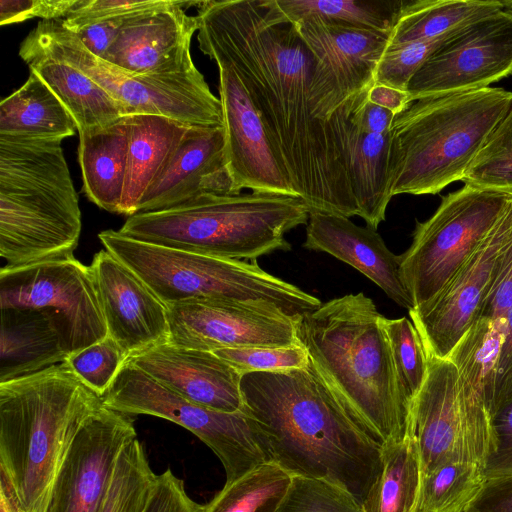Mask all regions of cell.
<instances>
[{
    "instance_id": "cell-1",
    "label": "cell",
    "mask_w": 512,
    "mask_h": 512,
    "mask_svg": "<svg viewBox=\"0 0 512 512\" xmlns=\"http://www.w3.org/2000/svg\"><path fill=\"white\" fill-rule=\"evenodd\" d=\"M198 44L229 63L260 116L283 171L310 211L358 216L348 124L317 115L318 58L275 0L198 1Z\"/></svg>"
},
{
    "instance_id": "cell-2",
    "label": "cell",
    "mask_w": 512,
    "mask_h": 512,
    "mask_svg": "<svg viewBox=\"0 0 512 512\" xmlns=\"http://www.w3.org/2000/svg\"><path fill=\"white\" fill-rule=\"evenodd\" d=\"M243 410L270 459L289 472L332 482L362 506L378 476L383 447L342 408L310 364L241 377Z\"/></svg>"
},
{
    "instance_id": "cell-3",
    "label": "cell",
    "mask_w": 512,
    "mask_h": 512,
    "mask_svg": "<svg viewBox=\"0 0 512 512\" xmlns=\"http://www.w3.org/2000/svg\"><path fill=\"white\" fill-rule=\"evenodd\" d=\"M384 318L373 300L360 292L331 299L296 321L312 370L382 447L406 437L410 408Z\"/></svg>"
},
{
    "instance_id": "cell-4",
    "label": "cell",
    "mask_w": 512,
    "mask_h": 512,
    "mask_svg": "<svg viewBox=\"0 0 512 512\" xmlns=\"http://www.w3.org/2000/svg\"><path fill=\"white\" fill-rule=\"evenodd\" d=\"M103 405L66 362L0 382V469L25 512H46L59 470Z\"/></svg>"
},
{
    "instance_id": "cell-5",
    "label": "cell",
    "mask_w": 512,
    "mask_h": 512,
    "mask_svg": "<svg viewBox=\"0 0 512 512\" xmlns=\"http://www.w3.org/2000/svg\"><path fill=\"white\" fill-rule=\"evenodd\" d=\"M61 142L0 137V255L5 266L74 256L81 210Z\"/></svg>"
},
{
    "instance_id": "cell-6",
    "label": "cell",
    "mask_w": 512,
    "mask_h": 512,
    "mask_svg": "<svg viewBox=\"0 0 512 512\" xmlns=\"http://www.w3.org/2000/svg\"><path fill=\"white\" fill-rule=\"evenodd\" d=\"M512 107V92L495 87L413 101L390 127L392 197L437 194L461 181L487 136Z\"/></svg>"
},
{
    "instance_id": "cell-7",
    "label": "cell",
    "mask_w": 512,
    "mask_h": 512,
    "mask_svg": "<svg viewBox=\"0 0 512 512\" xmlns=\"http://www.w3.org/2000/svg\"><path fill=\"white\" fill-rule=\"evenodd\" d=\"M300 197L252 192L203 194L180 206L129 216L118 230L146 243L237 260L289 251L285 234L307 224Z\"/></svg>"
},
{
    "instance_id": "cell-8",
    "label": "cell",
    "mask_w": 512,
    "mask_h": 512,
    "mask_svg": "<svg viewBox=\"0 0 512 512\" xmlns=\"http://www.w3.org/2000/svg\"><path fill=\"white\" fill-rule=\"evenodd\" d=\"M105 250L129 267L166 305L196 300L269 303L298 318L321 305L315 296L263 270L256 260L218 258L155 245L104 230Z\"/></svg>"
},
{
    "instance_id": "cell-9",
    "label": "cell",
    "mask_w": 512,
    "mask_h": 512,
    "mask_svg": "<svg viewBox=\"0 0 512 512\" xmlns=\"http://www.w3.org/2000/svg\"><path fill=\"white\" fill-rule=\"evenodd\" d=\"M20 47L81 70L129 115H159L186 126H223L221 101L196 67L177 73L132 74L91 54L62 19L40 21Z\"/></svg>"
},
{
    "instance_id": "cell-10",
    "label": "cell",
    "mask_w": 512,
    "mask_h": 512,
    "mask_svg": "<svg viewBox=\"0 0 512 512\" xmlns=\"http://www.w3.org/2000/svg\"><path fill=\"white\" fill-rule=\"evenodd\" d=\"M427 359V376L410 403L406 434L416 445L421 476L455 461L485 468L495 451L486 402L461 380L449 359Z\"/></svg>"
},
{
    "instance_id": "cell-11",
    "label": "cell",
    "mask_w": 512,
    "mask_h": 512,
    "mask_svg": "<svg viewBox=\"0 0 512 512\" xmlns=\"http://www.w3.org/2000/svg\"><path fill=\"white\" fill-rule=\"evenodd\" d=\"M512 192L464 185L442 198L435 213L417 222L400 255L401 276L414 308L431 300L476 249L501 216Z\"/></svg>"
},
{
    "instance_id": "cell-12",
    "label": "cell",
    "mask_w": 512,
    "mask_h": 512,
    "mask_svg": "<svg viewBox=\"0 0 512 512\" xmlns=\"http://www.w3.org/2000/svg\"><path fill=\"white\" fill-rule=\"evenodd\" d=\"M102 400L113 410L163 418L192 432L219 458L226 483L270 461L254 421L244 410L229 413L192 403L128 359Z\"/></svg>"
},
{
    "instance_id": "cell-13",
    "label": "cell",
    "mask_w": 512,
    "mask_h": 512,
    "mask_svg": "<svg viewBox=\"0 0 512 512\" xmlns=\"http://www.w3.org/2000/svg\"><path fill=\"white\" fill-rule=\"evenodd\" d=\"M0 308L42 314L69 356L108 336L90 266L74 256L0 270Z\"/></svg>"
},
{
    "instance_id": "cell-14",
    "label": "cell",
    "mask_w": 512,
    "mask_h": 512,
    "mask_svg": "<svg viewBox=\"0 0 512 512\" xmlns=\"http://www.w3.org/2000/svg\"><path fill=\"white\" fill-rule=\"evenodd\" d=\"M293 23L319 60L314 89L318 117L347 123L374 85L391 32L315 18Z\"/></svg>"
},
{
    "instance_id": "cell-15",
    "label": "cell",
    "mask_w": 512,
    "mask_h": 512,
    "mask_svg": "<svg viewBox=\"0 0 512 512\" xmlns=\"http://www.w3.org/2000/svg\"><path fill=\"white\" fill-rule=\"evenodd\" d=\"M512 240V197L491 230L428 302L409 311L427 358L447 359L476 320Z\"/></svg>"
},
{
    "instance_id": "cell-16",
    "label": "cell",
    "mask_w": 512,
    "mask_h": 512,
    "mask_svg": "<svg viewBox=\"0 0 512 512\" xmlns=\"http://www.w3.org/2000/svg\"><path fill=\"white\" fill-rule=\"evenodd\" d=\"M512 74V11L502 9L460 29L409 82L411 102L490 87Z\"/></svg>"
},
{
    "instance_id": "cell-17",
    "label": "cell",
    "mask_w": 512,
    "mask_h": 512,
    "mask_svg": "<svg viewBox=\"0 0 512 512\" xmlns=\"http://www.w3.org/2000/svg\"><path fill=\"white\" fill-rule=\"evenodd\" d=\"M169 343L214 352L299 344L296 321L269 303L196 300L166 306Z\"/></svg>"
},
{
    "instance_id": "cell-18",
    "label": "cell",
    "mask_w": 512,
    "mask_h": 512,
    "mask_svg": "<svg viewBox=\"0 0 512 512\" xmlns=\"http://www.w3.org/2000/svg\"><path fill=\"white\" fill-rule=\"evenodd\" d=\"M134 418L104 404L87 420L56 477L46 512H99Z\"/></svg>"
},
{
    "instance_id": "cell-19",
    "label": "cell",
    "mask_w": 512,
    "mask_h": 512,
    "mask_svg": "<svg viewBox=\"0 0 512 512\" xmlns=\"http://www.w3.org/2000/svg\"><path fill=\"white\" fill-rule=\"evenodd\" d=\"M214 61L219 71V99L233 194L251 189L253 192L298 197L237 73L226 61L220 58Z\"/></svg>"
},
{
    "instance_id": "cell-20",
    "label": "cell",
    "mask_w": 512,
    "mask_h": 512,
    "mask_svg": "<svg viewBox=\"0 0 512 512\" xmlns=\"http://www.w3.org/2000/svg\"><path fill=\"white\" fill-rule=\"evenodd\" d=\"M108 335L128 358L169 341L166 305L107 250L90 264Z\"/></svg>"
},
{
    "instance_id": "cell-21",
    "label": "cell",
    "mask_w": 512,
    "mask_h": 512,
    "mask_svg": "<svg viewBox=\"0 0 512 512\" xmlns=\"http://www.w3.org/2000/svg\"><path fill=\"white\" fill-rule=\"evenodd\" d=\"M198 1L169 0L126 19L108 50L106 62L136 75L177 73L194 69L190 44L198 30L186 9Z\"/></svg>"
},
{
    "instance_id": "cell-22",
    "label": "cell",
    "mask_w": 512,
    "mask_h": 512,
    "mask_svg": "<svg viewBox=\"0 0 512 512\" xmlns=\"http://www.w3.org/2000/svg\"><path fill=\"white\" fill-rule=\"evenodd\" d=\"M203 194H233L224 125L187 128L166 167L140 200L137 213L171 209Z\"/></svg>"
},
{
    "instance_id": "cell-23",
    "label": "cell",
    "mask_w": 512,
    "mask_h": 512,
    "mask_svg": "<svg viewBox=\"0 0 512 512\" xmlns=\"http://www.w3.org/2000/svg\"><path fill=\"white\" fill-rule=\"evenodd\" d=\"M128 360L192 403L229 413L243 410L242 375L214 352L167 342Z\"/></svg>"
},
{
    "instance_id": "cell-24",
    "label": "cell",
    "mask_w": 512,
    "mask_h": 512,
    "mask_svg": "<svg viewBox=\"0 0 512 512\" xmlns=\"http://www.w3.org/2000/svg\"><path fill=\"white\" fill-rule=\"evenodd\" d=\"M303 247L332 255L352 266L399 306L414 308L401 276V258L386 246L377 231L354 224L348 217L310 211Z\"/></svg>"
},
{
    "instance_id": "cell-25",
    "label": "cell",
    "mask_w": 512,
    "mask_h": 512,
    "mask_svg": "<svg viewBox=\"0 0 512 512\" xmlns=\"http://www.w3.org/2000/svg\"><path fill=\"white\" fill-rule=\"evenodd\" d=\"M129 117L79 132L83 191L98 207L119 214L126 181Z\"/></svg>"
},
{
    "instance_id": "cell-26",
    "label": "cell",
    "mask_w": 512,
    "mask_h": 512,
    "mask_svg": "<svg viewBox=\"0 0 512 512\" xmlns=\"http://www.w3.org/2000/svg\"><path fill=\"white\" fill-rule=\"evenodd\" d=\"M127 171L120 214L137 213L140 200L162 173L188 127L151 114L129 117Z\"/></svg>"
},
{
    "instance_id": "cell-27",
    "label": "cell",
    "mask_w": 512,
    "mask_h": 512,
    "mask_svg": "<svg viewBox=\"0 0 512 512\" xmlns=\"http://www.w3.org/2000/svg\"><path fill=\"white\" fill-rule=\"evenodd\" d=\"M19 55L57 95L76 123L78 133L108 126L128 112L101 86L76 67L20 47Z\"/></svg>"
},
{
    "instance_id": "cell-28",
    "label": "cell",
    "mask_w": 512,
    "mask_h": 512,
    "mask_svg": "<svg viewBox=\"0 0 512 512\" xmlns=\"http://www.w3.org/2000/svg\"><path fill=\"white\" fill-rule=\"evenodd\" d=\"M0 382L62 363L67 355L51 323L31 309H1Z\"/></svg>"
},
{
    "instance_id": "cell-29",
    "label": "cell",
    "mask_w": 512,
    "mask_h": 512,
    "mask_svg": "<svg viewBox=\"0 0 512 512\" xmlns=\"http://www.w3.org/2000/svg\"><path fill=\"white\" fill-rule=\"evenodd\" d=\"M77 126L51 88L33 71L26 82L0 103V137L62 141Z\"/></svg>"
},
{
    "instance_id": "cell-30",
    "label": "cell",
    "mask_w": 512,
    "mask_h": 512,
    "mask_svg": "<svg viewBox=\"0 0 512 512\" xmlns=\"http://www.w3.org/2000/svg\"><path fill=\"white\" fill-rule=\"evenodd\" d=\"M348 175L358 216L377 229L392 198L389 179L390 131L366 133L350 117L346 137Z\"/></svg>"
},
{
    "instance_id": "cell-31",
    "label": "cell",
    "mask_w": 512,
    "mask_h": 512,
    "mask_svg": "<svg viewBox=\"0 0 512 512\" xmlns=\"http://www.w3.org/2000/svg\"><path fill=\"white\" fill-rule=\"evenodd\" d=\"M502 9L500 0H405L387 48L444 36Z\"/></svg>"
},
{
    "instance_id": "cell-32",
    "label": "cell",
    "mask_w": 512,
    "mask_h": 512,
    "mask_svg": "<svg viewBox=\"0 0 512 512\" xmlns=\"http://www.w3.org/2000/svg\"><path fill=\"white\" fill-rule=\"evenodd\" d=\"M420 478L419 454L411 438L383 446L380 470L364 511L413 512Z\"/></svg>"
},
{
    "instance_id": "cell-33",
    "label": "cell",
    "mask_w": 512,
    "mask_h": 512,
    "mask_svg": "<svg viewBox=\"0 0 512 512\" xmlns=\"http://www.w3.org/2000/svg\"><path fill=\"white\" fill-rule=\"evenodd\" d=\"M506 333L487 317H478L448 358L468 384L487 404L492 406L498 365Z\"/></svg>"
},
{
    "instance_id": "cell-34",
    "label": "cell",
    "mask_w": 512,
    "mask_h": 512,
    "mask_svg": "<svg viewBox=\"0 0 512 512\" xmlns=\"http://www.w3.org/2000/svg\"><path fill=\"white\" fill-rule=\"evenodd\" d=\"M487 485L485 468L455 461L437 466L421 476L413 512H469Z\"/></svg>"
},
{
    "instance_id": "cell-35",
    "label": "cell",
    "mask_w": 512,
    "mask_h": 512,
    "mask_svg": "<svg viewBox=\"0 0 512 512\" xmlns=\"http://www.w3.org/2000/svg\"><path fill=\"white\" fill-rule=\"evenodd\" d=\"M291 481L289 472L273 461L266 462L225 483L203 512H277Z\"/></svg>"
},
{
    "instance_id": "cell-36",
    "label": "cell",
    "mask_w": 512,
    "mask_h": 512,
    "mask_svg": "<svg viewBox=\"0 0 512 512\" xmlns=\"http://www.w3.org/2000/svg\"><path fill=\"white\" fill-rule=\"evenodd\" d=\"M284 15L296 22L315 18L391 32L405 0H275Z\"/></svg>"
},
{
    "instance_id": "cell-37",
    "label": "cell",
    "mask_w": 512,
    "mask_h": 512,
    "mask_svg": "<svg viewBox=\"0 0 512 512\" xmlns=\"http://www.w3.org/2000/svg\"><path fill=\"white\" fill-rule=\"evenodd\" d=\"M157 474L135 438L120 452L99 512H145Z\"/></svg>"
},
{
    "instance_id": "cell-38",
    "label": "cell",
    "mask_w": 512,
    "mask_h": 512,
    "mask_svg": "<svg viewBox=\"0 0 512 512\" xmlns=\"http://www.w3.org/2000/svg\"><path fill=\"white\" fill-rule=\"evenodd\" d=\"M464 185L512 192V107L468 166Z\"/></svg>"
},
{
    "instance_id": "cell-39",
    "label": "cell",
    "mask_w": 512,
    "mask_h": 512,
    "mask_svg": "<svg viewBox=\"0 0 512 512\" xmlns=\"http://www.w3.org/2000/svg\"><path fill=\"white\" fill-rule=\"evenodd\" d=\"M395 370L401 388L411 403L420 391L428 372V359L421 337L406 317L384 318Z\"/></svg>"
},
{
    "instance_id": "cell-40",
    "label": "cell",
    "mask_w": 512,
    "mask_h": 512,
    "mask_svg": "<svg viewBox=\"0 0 512 512\" xmlns=\"http://www.w3.org/2000/svg\"><path fill=\"white\" fill-rule=\"evenodd\" d=\"M277 512H365L345 489L323 480L292 475L289 489Z\"/></svg>"
},
{
    "instance_id": "cell-41",
    "label": "cell",
    "mask_w": 512,
    "mask_h": 512,
    "mask_svg": "<svg viewBox=\"0 0 512 512\" xmlns=\"http://www.w3.org/2000/svg\"><path fill=\"white\" fill-rule=\"evenodd\" d=\"M128 355L109 335L67 356L64 362L101 398L108 392Z\"/></svg>"
},
{
    "instance_id": "cell-42",
    "label": "cell",
    "mask_w": 512,
    "mask_h": 512,
    "mask_svg": "<svg viewBox=\"0 0 512 512\" xmlns=\"http://www.w3.org/2000/svg\"><path fill=\"white\" fill-rule=\"evenodd\" d=\"M459 30L431 40L386 48L376 66L374 84L407 91L410 80L425 61Z\"/></svg>"
},
{
    "instance_id": "cell-43",
    "label": "cell",
    "mask_w": 512,
    "mask_h": 512,
    "mask_svg": "<svg viewBox=\"0 0 512 512\" xmlns=\"http://www.w3.org/2000/svg\"><path fill=\"white\" fill-rule=\"evenodd\" d=\"M214 353L241 375L303 369L310 364L308 353L301 343L286 347L227 348Z\"/></svg>"
},
{
    "instance_id": "cell-44",
    "label": "cell",
    "mask_w": 512,
    "mask_h": 512,
    "mask_svg": "<svg viewBox=\"0 0 512 512\" xmlns=\"http://www.w3.org/2000/svg\"><path fill=\"white\" fill-rule=\"evenodd\" d=\"M169 0H77L62 19L67 29L92 22L127 18L166 4Z\"/></svg>"
},
{
    "instance_id": "cell-45",
    "label": "cell",
    "mask_w": 512,
    "mask_h": 512,
    "mask_svg": "<svg viewBox=\"0 0 512 512\" xmlns=\"http://www.w3.org/2000/svg\"><path fill=\"white\" fill-rule=\"evenodd\" d=\"M495 451L485 467L487 483L512 476V393L490 411Z\"/></svg>"
},
{
    "instance_id": "cell-46",
    "label": "cell",
    "mask_w": 512,
    "mask_h": 512,
    "mask_svg": "<svg viewBox=\"0 0 512 512\" xmlns=\"http://www.w3.org/2000/svg\"><path fill=\"white\" fill-rule=\"evenodd\" d=\"M204 505L187 493L183 481L170 468L157 474L145 512H203Z\"/></svg>"
},
{
    "instance_id": "cell-47",
    "label": "cell",
    "mask_w": 512,
    "mask_h": 512,
    "mask_svg": "<svg viewBox=\"0 0 512 512\" xmlns=\"http://www.w3.org/2000/svg\"><path fill=\"white\" fill-rule=\"evenodd\" d=\"M77 0H0V25H10L31 18L64 19Z\"/></svg>"
},
{
    "instance_id": "cell-48",
    "label": "cell",
    "mask_w": 512,
    "mask_h": 512,
    "mask_svg": "<svg viewBox=\"0 0 512 512\" xmlns=\"http://www.w3.org/2000/svg\"><path fill=\"white\" fill-rule=\"evenodd\" d=\"M127 18L92 22L68 30L79 39L91 54L104 59Z\"/></svg>"
},
{
    "instance_id": "cell-49",
    "label": "cell",
    "mask_w": 512,
    "mask_h": 512,
    "mask_svg": "<svg viewBox=\"0 0 512 512\" xmlns=\"http://www.w3.org/2000/svg\"><path fill=\"white\" fill-rule=\"evenodd\" d=\"M474 508L479 512H512V476L488 482Z\"/></svg>"
},
{
    "instance_id": "cell-50",
    "label": "cell",
    "mask_w": 512,
    "mask_h": 512,
    "mask_svg": "<svg viewBox=\"0 0 512 512\" xmlns=\"http://www.w3.org/2000/svg\"><path fill=\"white\" fill-rule=\"evenodd\" d=\"M395 114L370 103L367 99L354 111L351 120L366 133L383 134L390 131Z\"/></svg>"
},
{
    "instance_id": "cell-51",
    "label": "cell",
    "mask_w": 512,
    "mask_h": 512,
    "mask_svg": "<svg viewBox=\"0 0 512 512\" xmlns=\"http://www.w3.org/2000/svg\"><path fill=\"white\" fill-rule=\"evenodd\" d=\"M512 393V307L508 313L507 333L501 350L497 371L495 396L490 408Z\"/></svg>"
},
{
    "instance_id": "cell-52",
    "label": "cell",
    "mask_w": 512,
    "mask_h": 512,
    "mask_svg": "<svg viewBox=\"0 0 512 512\" xmlns=\"http://www.w3.org/2000/svg\"><path fill=\"white\" fill-rule=\"evenodd\" d=\"M367 100L391 111L395 115L404 111L412 103L407 91L381 84H374L369 89Z\"/></svg>"
},
{
    "instance_id": "cell-53",
    "label": "cell",
    "mask_w": 512,
    "mask_h": 512,
    "mask_svg": "<svg viewBox=\"0 0 512 512\" xmlns=\"http://www.w3.org/2000/svg\"><path fill=\"white\" fill-rule=\"evenodd\" d=\"M0 512H25L8 476L0 469Z\"/></svg>"
},
{
    "instance_id": "cell-54",
    "label": "cell",
    "mask_w": 512,
    "mask_h": 512,
    "mask_svg": "<svg viewBox=\"0 0 512 512\" xmlns=\"http://www.w3.org/2000/svg\"><path fill=\"white\" fill-rule=\"evenodd\" d=\"M503 8L512 11V0H500Z\"/></svg>"
},
{
    "instance_id": "cell-55",
    "label": "cell",
    "mask_w": 512,
    "mask_h": 512,
    "mask_svg": "<svg viewBox=\"0 0 512 512\" xmlns=\"http://www.w3.org/2000/svg\"><path fill=\"white\" fill-rule=\"evenodd\" d=\"M469 512H479L478 510H476L475 508H473L472 510H470Z\"/></svg>"
}]
</instances>
